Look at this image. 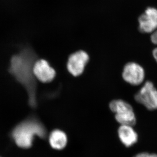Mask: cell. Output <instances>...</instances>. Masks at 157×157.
Wrapping results in <instances>:
<instances>
[{"instance_id": "1", "label": "cell", "mask_w": 157, "mask_h": 157, "mask_svg": "<svg viewBox=\"0 0 157 157\" xmlns=\"http://www.w3.org/2000/svg\"><path fill=\"white\" fill-rule=\"evenodd\" d=\"M35 55L32 50L25 49L14 55L11 60L10 71L25 88L29 95V102L32 107L37 104L36 83L33 73Z\"/></svg>"}, {"instance_id": "2", "label": "cell", "mask_w": 157, "mask_h": 157, "mask_svg": "<svg viewBox=\"0 0 157 157\" xmlns=\"http://www.w3.org/2000/svg\"><path fill=\"white\" fill-rule=\"evenodd\" d=\"M46 130L41 123L36 119H30L17 125L13 131L12 136L18 147L29 148L34 136L43 138L46 136Z\"/></svg>"}, {"instance_id": "3", "label": "cell", "mask_w": 157, "mask_h": 157, "mask_svg": "<svg viewBox=\"0 0 157 157\" xmlns=\"http://www.w3.org/2000/svg\"><path fill=\"white\" fill-rule=\"evenodd\" d=\"M110 109L115 113V119L121 125L133 126L136 124V119L132 106L122 99H115L109 104Z\"/></svg>"}, {"instance_id": "4", "label": "cell", "mask_w": 157, "mask_h": 157, "mask_svg": "<svg viewBox=\"0 0 157 157\" xmlns=\"http://www.w3.org/2000/svg\"><path fill=\"white\" fill-rule=\"evenodd\" d=\"M135 101L148 110L157 109V90L153 83L147 81L135 95Z\"/></svg>"}, {"instance_id": "5", "label": "cell", "mask_w": 157, "mask_h": 157, "mask_svg": "<svg viewBox=\"0 0 157 157\" xmlns=\"http://www.w3.org/2000/svg\"><path fill=\"white\" fill-rule=\"evenodd\" d=\"M89 56L84 50H78L70 55L67 62V69L75 77L83 73L85 67L89 61Z\"/></svg>"}, {"instance_id": "6", "label": "cell", "mask_w": 157, "mask_h": 157, "mask_svg": "<svg viewBox=\"0 0 157 157\" xmlns=\"http://www.w3.org/2000/svg\"><path fill=\"white\" fill-rule=\"evenodd\" d=\"M122 77L126 82L137 86L144 82L145 72L144 68L140 64L135 62H129L124 67Z\"/></svg>"}, {"instance_id": "7", "label": "cell", "mask_w": 157, "mask_h": 157, "mask_svg": "<svg viewBox=\"0 0 157 157\" xmlns=\"http://www.w3.org/2000/svg\"><path fill=\"white\" fill-rule=\"evenodd\" d=\"M139 29L141 32L153 33L157 30V9L147 8L145 12L140 16Z\"/></svg>"}, {"instance_id": "8", "label": "cell", "mask_w": 157, "mask_h": 157, "mask_svg": "<svg viewBox=\"0 0 157 157\" xmlns=\"http://www.w3.org/2000/svg\"><path fill=\"white\" fill-rule=\"evenodd\" d=\"M33 71L36 78L42 82L51 81L56 76L55 70L45 60H39L35 61L33 66Z\"/></svg>"}, {"instance_id": "9", "label": "cell", "mask_w": 157, "mask_h": 157, "mask_svg": "<svg viewBox=\"0 0 157 157\" xmlns=\"http://www.w3.org/2000/svg\"><path fill=\"white\" fill-rule=\"evenodd\" d=\"M121 142L125 147H132L138 141V136L133 126L121 125L117 130Z\"/></svg>"}, {"instance_id": "10", "label": "cell", "mask_w": 157, "mask_h": 157, "mask_svg": "<svg viewBox=\"0 0 157 157\" xmlns=\"http://www.w3.org/2000/svg\"><path fill=\"white\" fill-rule=\"evenodd\" d=\"M68 139L65 132L56 130L51 133L49 136V143L52 148L56 150H62L67 145Z\"/></svg>"}, {"instance_id": "11", "label": "cell", "mask_w": 157, "mask_h": 157, "mask_svg": "<svg viewBox=\"0 0 157 157\" xmlns=\"http://www.w3.org/2000/svg\"><path fill=\"white\" fill-rule=\"evenodd\" d=\"M151 39L152 43H154V45H157V30L152 33L151 36ZM153 55L157 62V47L154 49V50H153Z\"/></svg>"}, {"instance_id": "12", "label": "cell", "mask_w": 157, "mask_h": 157, "mask_svg": "<svg viewBox=\"0 0 157 157\" xmlns=\"http://www.w3.org/2000/svg\"><path fill=\"white\" fill-rule=\"evenodd\" d=\"M133 157H157L156 154H150L147 152L138 153Z\"/></svg>"}]
</instances>
